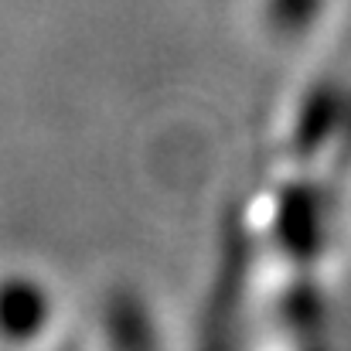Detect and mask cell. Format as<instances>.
I'll list each match as a JSON object with an SVG mask.
<instances>
[{
    "instance_id": "obj_1",
    "label": "cell",
    "mask_w": 351,
    "mask_h": 351,
    "mask_svg": "<svg viewBox=\"0 0 351 351\" xmlns=\"http://www.w3.org/2000/svg\"><path fill=\"white\" fill-rule=\"evenodd\" d=\"M48 324V290L27 276L10 273L0 280V331L7 338H31Z\"/></svg>"
}]
</instances>
